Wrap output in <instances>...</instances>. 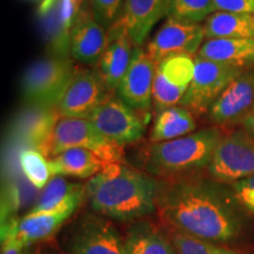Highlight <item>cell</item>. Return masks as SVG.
Segmentation results:
<instances>
[{
    "label": "cell",
    "instance_id": "29",
    "mask_svg": "<svg viewBox=\"0 0 254 254\" xmlns=\"http://www.w3.org/2000/svg\"><path fill=\"white\" fill-rule=\"evenodd\" d=\"M90 2L97 20L109 31L119 17L124 0H90Z\"/></svg>",
    "mask_w": 254,
    "mask_h": 254
},
{
    "label": "cell",
    "instance_id": "6",
    "mask_svg": "<svg viewBox=\"0 0 254 254\" xmlns=\"http://www.w3.org/2000/svg\"><path fill=\"white\" fill-rule=\"evenodd\" d=\"M150 114L139 112L112 94L95 109L88 120L107 140L125 146L144 136Z\"/></svg>",
    "mask_w": 254,
    "mask_h": 254
},
{
    "label": "cell",
    "instance_id": "34",
    "mask_svg": "<svg viewBox=\"0 0 254 254\" xmlns=\"http://www.w3.org/2000/svg\"><path fill=\"white\" fill-rule=\"evenodd\" d=\"M24 254H31V253H30V251H28V250L26 249V250H25V252H24Z\"/></svg>",
    "mask_w": 254,
    "mask_h": 254
},
{
    "label": "cell",
    "instance_id": "32",
    "mask_svg": "<svg viewBox=\"0 0 254 254\" xmlns=\"http://www.w3.org/2000/svg\"><path fill=\"white\" fill-rule=\"evenodd\" d=\"M27 246L13 233H1V254H24Z\"/></svg>",
    "mask_w": 254,
    "mask_h": 254
},
{
    "label": "cell",
    "instance_id": "10",
    "mask_svg": "<svg viewBox=\"0 0 254 254\" xmlns=\"http://www.w3.org/2000/svg\"><path fill=\"white\" fill-rule=\"evenodd\" d=\"M112 94L99 69L77 68L57 109L64 117L88 118Z\"/></svg>",
    "mask_w": 254,
    "mask_h": 254
},
{
    "label": "cell",
    "instance_id": "11",
    "mask_svg": "<svg viewBox=\"0 0 254 254\" xmlns=\"http://www.w3.org/2000/svg\"><path fill=\"white\" fill-rule=\"evenodd\" d=\"M194 71L195 60L192 56H172L158 64L152 103L155 114L180 104L193 80Z\"/></svg>",
    "mask_w": 254,
    "mask_h": 254
},
{
    "label": "cell",
    "instance_id": "24",
    "mask_svg": "<svg viewBox=\"0 0 254 254\" xmlns=\"http://www.w3.org/2000/svg\"><path fill=\"white\" fill-rule=\"evenodd\" d=\"M195 116L182 105L168 107L157 113L150 132V140L154 142L170 141L195 132Z\"/></svg>",
    "mask_w": 254,
    "mask_h": 254
},
{
    "label": "cell",
    "instance_id": "18",
    "mask_svg": "<svg viewBox=\"0 0 254 254\" xmlns=\"http://www.w3.org/2000/svg\"><path fill=\"white\" fill-rule=\"evenodd\" d=\"M167 15V0H124L118 19L134 46H142L154 25Z\"/></svg>",
    "mask_w": 254,
    "mask_h": 254
},
{
    "label": "cell",
    "instance_id": "23",
    "mask_svg": "<svg viewBox=\"0 0 254 254\" xmlns=\"http://www.w3.org/2000/svg\"><path fill=\"white\" fill-rule=\"evenodd\" d=\"M125 254H178L173 243L147 220L133 222L125 237Z\"/></svg>",
    "mask_w": 254,
    "mask_h": 254
},
{
    "label": "cell",
    "instance_id": "9",
    "mask_svg": "<svg viewBox=\"0 0 254 254\" xmlns=\"http://www.w3.org/2000/svg\"><path fill=\"white\" fill-rule=\"evenodd\" d=\"M66 250L68 254H125V238L110 219L86 213L73 224Z\"/></svg>",
    "mask_w": 254,
    "mask_h": 254
},
{
    "label": "cell",
    "instance_id": "20",
    "mask_svg": "<svg viewBox=\"0 0 254 254\" xmlns=\"http://www.w3.org/2000/svg\"><path fill=\"white\" fill-rule=\"evenodd\" d=\"M196 56L243 69L253 68L254 39H207Z\"/></svg>",
    "mask_w": 254,
    "mask_h": 254
},
{
    "label": "cell",
    "instance_id": "35",
    "mask_svg": "<svg viewBox=\"0 0 254 254\" xmlns=\"http://www.w3.org/2000/svg\"><path fill=\"white\" fill-rule=\"evenodd\" d=\"M51 254H62V253H57V252H52Z\"/></svg>",
    "mask_w": 254,
    "mask_h": 254
},
{
    "label": "cell",
    "instance_id": "5",
    "mask_svg": "<svg viewBox=\"0 0 254 254\" xmlns=\"http://www.w3.org/2000/svg\"><path fill=\"white\" fill-rule=\"evenodd\" d=\"M72 147L93 152L106 165L123 163L124 160L123 146L107 140L87 118H73L60 114L53 128L46 158L50 160Z\"/></svg>",
    "mask_w": 254,
    "mask_h": 254
},
{
    "label": "cell",
    "instance_id": "28",
    "mask_svg": "<svg viewBox=\"0 0 254 254\" xmlns=\"http://www.w3.org/2000/svg\"><path fill=\"white\" fill-rule=\"evenodd\" d=\"M172 243L178 254H250L222 244L201 240L177 232H173Z\"/></svg>",
    "mask_w": 254,
    "mask_h": 254
},
{
    "label": "cell",
    "instance_id": "12",
    "mask_svg": "<svg viewBox=\"0 0 254 254\" xmlns=\"http://www.w3.org/2000/svg\"><path fill=\"white\" fill-rule=\"evenodd\" d=\"M204 38L202 25L167 18L163 26L148 41L145 50L148 56L159 64L168 57L193 56L198 53Z\"/></svg>",
    "mask_w": 254,
    "mask_h": 254
},
{
    "label": "cell",
    "instance_id": "31",
    "mask_svg": "<svg viewBox=\"0 0 254 254\" xmlns=\"http://www.w3.org/2000/svg\"><path fill=\"white\" fill-rule=\"evenodd\" d=\"M215 12L254 14V0H213Z\"/></svg>",
    "mask_w": 254,
    "mask_h": 254
},
{
    "label": "cell",
    "instance_id": "14",
    "mask_svg": "<svg viewBox=\"0 0 254 254\" xmlns=\"http://www.w3.org/2000/svg\"><path fill=\"white\" fill-rule=\"evenodd\" d=\"M254 110V67L245 69L225 88L207 113L211 123L231 126L241 123Z\"/></svg>",
    "mask_w": 254,
    "mask_h": 254
},
{
    "label": "cell",
    "instance_id": "21",
    "mask_svg": "<svg viewBox=\"0 0 254 254\" xmlns=\"http://www.w3.org/2000/svg\"><path fill=\"white\" fill-rule=\"evenodd\" d=\"M59 117L57 107H33V110L24 113L21 119H19L17 131L26 144L33 146L32 148L40 151L46 157L53 128Z\"/></svg>",
    "mask_w": 254,
    "mask_h": 254
},
{
    "label": "cell",
    "instance_id": "30",
    "mask_svg": "<svg viewBox=\"0 0 254 254\" xmlns=\"http://www.w3.org/2000/svg\"><path fill=\"white\" fill-rule=\"evenodd\" d=\"M230 186L241 207L249 214L254 215V177L239 180Z\"/></svg>",
    "mask_w": 254,
    "mask_h": 254
},
{
    "label": "cell",
    "instance_id": "33",
    "mask_svg": "<svg viewBox=\"0 0 254 254\" xmlns=\"http://www.w3.org/2000/svg\"><path fill=\"white\" fill-rule=\"evenodd\" d=\"M243 125L245 129L250 133L251 135L254 136V110L246 117L245 120L243 122Z\"/></svg>",
    "mask_w": 254,
    "mask_h": 254
},
{
    "label": "cell",
    "instance_id": "1",
    "mask_svg": "<svg viewBox=\"0 0 254 254\" xmlns=\"http://www.w3.org/2000/svg\"><path fill=\"white\" fill-rule=\"evenodd\" d=\"M160 180L157 212L173 232L222 245L249 233V213L230 185L195 174Z\"/></svg>",
    "mask_w": 254,
    "mask_h": 254
},
{
    "label": "cell",
    "instance_id": "3",
    "mask_svg": "<svg viewBox=\"0 0 254 254\" xmlns=\"http://www.w3.org/2000/svg\"><path fill=\"white\" fill-rule=\"evenodd\" d=\"M221 138L217 128H204L170 141L154 142L145 157V171L158 179H177L207 170Z\"/></svg>",
    "mask_w": 254,
    "mask_h": 254
},
{
    "label": "cell",
    "instance_id": "22",
    "mask_svg": "<svg viewBox=\"0 0 254 254\" xmlns=\"http://www.w3.org/2000/svg\"><path fill=\"white\" fill-rule=\"evenodd\" d=\"M52 177L63 176L78 179H91L107 166L93 152L80 147H72L50 159Z\"/></svg>",
    "mask_w": 254,
    "mask_h": 254
},
{
    "label": "cell",
    "instance_id": "2",
    "mask_svg": "<svg viewBox=\"0 0 254 254\" xmlns=\"http://www.w3.org/2000/svg\"><path fill=\"white\" fill-rule=\"evenodd\" d=\"M160 184L147 172L117 163L88 179L85 189L95 213L110 220L135 222L157 211Z\"/></svg>",
    "mask_w": 254,
    "mask_h": 254
},
{
    "label": "cell",
    "instance_id": "13",
    "mask_svg": "<svg viewBox=\"0 0 254 254\" xmlns=\"http://www.w3.org/2000/svg\"><path fill=\"white\" fill-rule=\"evenodd\" d=\"M158 64L142 46H135L133 57L120 82L117 95L139 112L150 114L153 103V85Z\"/></svg>",
    "mask_w": 254,
    "mask_h": 254
},
{
    "label": "cell",
    "instance_id": "7",
    "mask_svg": "<svg viewBox=\"0 0 254 254\" xmlns=\"http://www.w3.org/2000/svg\"><path fill=\"white\" fill-rule=\"evenodd\" d=\"M207 174L227 185L254 177V136L246 129L221 135Z\"/></svg>",
    "mask_w": 254,
    "mask_h": 254
},
{
    "label": "cell",
    "instance_id": "15",
    "mask_svg": "<svg viewBox=\"0 0 254 254\" xmlns=\"http://www.w3.org/2000/svg\"><path fill=\"white\" fill-rule=\"evenodd\" d=\"M107 41L109 31L97 20L91 2H85L71 30L69 56L84 65L95 66L100 62Z\"/></svg>",
    "mask_w": 254,
    "mask_h": 254
},
{
    "label": "cell",
    "instance_id": "27",
    "mask_svg": "<svg viewBox=\"0 0 254 254\" xmlns=\"http://www.w3.org/2000/svg\"><path fill=\"white\" fill-rule=\"evenodd\" d=\"M213 0H167V18L200 24L214 13Z\"/></svg>",
    "mask_w": 254,
    "mask_h": 254
},
{
    "label": "cell",
    "instance_id": "25",
    "mask_svg": "<svg viewBox=\"0 0 254 254\" xmlns=\"http://www.w3.org/2000/svg\"><path fill=\"white\" fill-rule=\"evenodd\" d=\"M202 27L207 39H254V14L217 11Z\"/></svg>",
    "mask_w": 254,
    "mask_h": 254
},
{
    "label": "cell",
    "instance_id": "8",
    "mask_svg": "<svg viewBox=\"0 0 254 254\" xmlns=\"http://www.w3.org/2000/svg\"><path fill=\"white\" fill-rule=\"evenodd\" d=\"M195 71L189 90L179 105L194 116L207 114L211 106L228 85L245 69L200 58H195Z\"/></svg>",
    "mask_w": 254,
    "mask_h": 254
},
{
    "label": "cell",
    "instance_id": "4",
    "mask_svg": "<svg viewBox=\"0 0 254 254\" xmlns=\"http://www.w3.org/2000/svg\"><path fill=\"white\" fill-rule=\"evenodd\" d=\"M75 71L69 57L50 56L32 64L21 81L25 101L32 107H57Z\"/></svg>",
    "mask_w": 254,
    "mask_h": 254
},
{
    "label": "cell",
    "instance_id": "17",
    "mask_svg": "<svg viewBox=\"0 0 254 254\" xmlns=\"http://www.w3.org/2000/svg\"><path fill=\"white\" fill-rule=\"evenodd\" d=\"M78 208L69 207L38 214H26L1 222V233H13L27 247L52 237Z\"/></svg>",
    "mask_w": 254,
    "mask_h": 254
},
{
    "label": "cell",
    "instance_id": "19",
    "mask_svg": "<svg viewBox=\"0 0 254 254\" xmlns=\"http://www.w3.org/2000/svg\"><path fill=\"white\" fill-rule=\"evenodd\" d=\"M86 198L85 185L71 183L66 177L55 176L49 184L41 190V193L27 214L45 213L59 209L75 207L79 208Z\"/></svg>",
    "mask_w": 254,
    "mask_h": 254
},
{
    "label": "cell",
    "instance_id": "16",
    "mask_svg": "<svg viewBox=\"0 0 254 254\" xmlns=\"http://www.w3.org/2000/svg\"><path fill=\"white\" fill-rule=\"evenodd\" d=\"M134 47L126 27L117 19L109 30V41L98 64L101 77L110 91L117 92L118 90L124 75L129 67Z\"/></svg>",
    "mask_w": 254,
    "mask_h": 254
},
{
    "label": "cell",
    "instance_id": "26",
    "mask_svg": "<svg viewBox=\"0 0 254 254\" xmlns=\"http://www.w3.org/2000/svg\"><path fill=\"white\" fill-rule=\"evenodd\" d=\"M19 164L25 178L36 190H43L51 180L50 161L36 148H25L19 155Z\"/></svg>",
    "mask_w": 254,
    "mask_h": 254
}]
</instances>
